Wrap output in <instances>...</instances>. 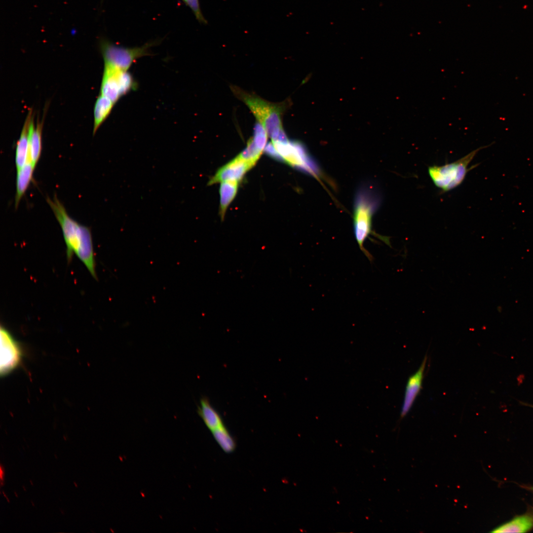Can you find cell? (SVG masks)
I'll return each mask as SVG.
<instances>
[{
	"instance_id": "7402d4cb",
	"label": "cell",
	"mask_w": 533,
	"mask_h": 533,
	"mask_svg": "<svg viewBox=\"0 0 533 533\" xmlns=\"http://www.w3.org/2000/svg\"><path fill=\"white\" fill-rule=\"evenodd\" d=\"M4 468L3 465L1 464L0 466V479L1 486H2L4 485Z\"/></svg>"
},
{
	"instance_id": "603a6c76",
	"label": "cell",
	"mask_w": 533,
	"mask_h": 533,
	"mask_svg": "<svg viewBox=\"0 0 533 533\" xmlns=\"http://www.w3.org/2000/svg\"><path fill=\"white\" fill-rule=\"evenodd\" d=\"M2 494H3V496H4L5 497V498H6V499L7 501L8 502H9V500L8 498L7 497V496L6 495H5V493H4V492H2Z\"/></svg>"
},
{
	"instance_id": "9a60e30c",
	"label": "cell",
	"mask_w": 533,
	"mask_h": 533,
	"mask_svg": "<svg viewBox=\"0 0 533 533\" xmlns=\"http://www.w3.org/2000/svg\"><path fill=\"white\" fill-rule=\"evenodd\" d=\"M533 528V518L529 515L517 516L510 521L494 529L491 532L525 533Z\"/></svg>"
},
{
	"instance_id": "8992f818",
	"label": "cell",
	"mask_w": 533,
	"mask_h": 533,
	"mask_svg": "<svg viewBox=\"0 0 533 533\" xmlns=\"http://www.w3.org/2000/svg\"><path fill=\"white\" fill-rule=\"evenodd\" d=\"M280 159L289 165L317 179H320L321 170L314 158L300 142L272 141Z\"/></svg>"
},
{
	"instance_id": "9c48e42d",
	"label": "cell",
	"mask_w": 533,
	"mask_h": 533,
	"mask_svg": "<svg viewBox=\"0 0 533 533\" xmlns=\"http://www.w3.org/2000/svg\"><path fill=\"white\" fill-rule=\"evenodd\" d=\"M253 166L239 154L226 165L221 167L209 180L207 185L211 186L219 182H234L239 183L246 173Z\"/></svg>"
},
{
	"instance_id": "44dd1931",
	"label": "cell",
	"mask_w": 533,
	"mask_h": 533,
	"mask_svg": "<svg viewBox=\"0 0 533 533\" xmlns=\"http://www.w3.org/2000/svg\"><path fill=\"white\" fill-rule=\"evenodd\" d=\"M189 6L194 14L197 20L200 23L206 24V20L200 10L199 0H182Z\"/></svg>"
},
{
	"instance_id": "8fae6325",
	"label": "cell",
	"mask_w": 533,
	"mask_h": 533,
	"mask_svg": "<svg viewBox=\"0 0 533 533\" xmlns=\"http://www.w3.org/2000/svg\"><path fill=\"white\" fill-rule=\"evenodd\" d=\"M33 120V111L31 110L28 114L20 137L16 144L15 165L17 170L21 168L28 161L30 131L31 125Z\"/></svg>"
},
{
	"instance_id": "d4e9b609",
	"label": "cell",
	"mask_w": 533,
	"mask_h": 533,
	"mask_svg": "<svg viewBox=\"0 0 533 533\" xmlns=\"http://www.w3.org/2000/svg\"><path fill=\"white\" fill-rule=\"evenodd\" d=\"M23 489H24V491H26V489H25V488L24 487V486H23Z\"/></svg>"
},
{
	"instance_id": "5b68a950",
	"label": "cell",
	"mask_w": 533,
	"mask_h": 533,
	"mask_svg": "<svg viewBox=\"0 0 533 533\" xmlns=\"http://www.w3.org/2000/svg\"><path fill=\"white\" fill-rule=\"evenodd\" d=\"M159 42V40H156L147 42L140 46L128 47L102 38L100 40L99 47L104 66L127 71L138 59L151 55L150 48Z\"/></svg>"
},
{
	"instance_id": "2e32d148",
	"label": "cell",
	"mask_w": 533,
	"mask_h": 533,
	"mask_svg": "<svg viewBox=\"0 0 533 533\" xmlns=\"http://www.w3.org/2000/svg\"><path fill=\"white\" fill-rule=\"evenodd\" d=\"M114 105L115 104L109 98L100 94L94 108L93 134H95L101 124L110 115Z\"/></svg>"
},
{
	"instance_id": "cb8c5ba5",
	"label": "cell",
	"mask_w": 533,
	"mask_h": 533,
	"mask_svg": "<svg viewBox=\"0 0 533 533\" xmlns=\"http://www.w3.org/2000/svg\"><path fill=\"white\" fill-rule=\"evenodd\" d=\"M14 494H15V496L16 495V497H18V495H17V493H15V492H14Z\"/></svg>"
},
{
	"instance_id": "ba28073f",
	"label": "cell",
	"mask_w": 533,
	"mask_h": 533,
	"mask_svg": "<svg viewBox=\"0 0 533 533\" xmlns=\"http://www.w3.org/2000/svg\"><path fill=\"white\" fill-rule=\"evenodd\" d=\"M0 375H7L18 367L22 360L19 343L4 327H0Z\"/></svg>"
},
{
	"instance_id": "30bf717a",
	"label": "cell",
	"mask_w": 533,
	"mask_h": 533,
	"mask_svg": "<svg viewBox=\"0 0 533 533\" xmlns=\"http://www.w3.org/2000/svg\"><path fill=\"white\" fill-rule=\"evenodd\" d=\"M426 362L427 357L425 356L419 368L407 381L400 412L401 418L409 412L421 389Z\"/></svg>"
},
{
	"instance_id": "6da1fadb",
	"label": "cell",
	"mask_w": 533,
	"mask_h": 533,
	"mask_svg": "<svg viewBox=\"0 0 533 533\" xmlns=\"http://www.w3.org/2000/svg\"><path fill=\"white\" fill-rule=\"evenodd\" d=\"M46 201L61 228L66 246L68 262H70L74 254H76L92 276L97 279L95 256L90 229L72 219L56 195H54L53 199L47 197Z\"/></svg>"
},
{
	"instance_id": "ffe728a7",
	"label": "cell",
	"mask_w": 533,
	"mask_h": 533,
	"mask_svg": "<svg viewBox=\"0 0 533 533\" xmlns=\"http://www.w3.org/2000/svg\"><path fill=\"white\" fill-rule=\"evenodd\" d=\"M252 140L256 147L261 151L265 150L268 136L263 126L257 122L254 127Z\"/></svg>"
},
{
	"instance_id": "52a82bcc",
	"label": "cell",
	"mask_w": 533,
	"mask_h": 533,
	"mask_svg": "<svg viewBox=\"0 0 533 533\" xmlns=\"http://www.w3.org/2000/svg\"><path fill=\"white\" fill-rule=\"evenodd\" d=\"M138 86V83L128 71L104 66L100 94L114 104L122 97L136 90Z\"/></svg>"
},
{
	"instance_id": "7a4b0ae2",
	"label": "cell",
	"mask_w": 533,
	"mask_h": 533,
	"mask_svg": "<svg viewBox=\"0 0 533 533\" xmlns=\"http://www.w3.org/2000/svg\"><path fill=\"white\" fill-rule=\"evenodd\" d=\"M234 95L249 109L273 141L288 140L283 128L282 118L288 102L272 103L235 85L230 86Z\"/></svg>"
},
{
	"instance_id": "ac0fdd59",
	"label": "cell",
	"mask_w": 533,
	"mask_h": 533,
	"mask_svg": "<svg viewBox=\"0 0 533 533\" xmlns=\"http://www.w3.org/2000/svg\"><path fill=\"white\" fill-rule=\"evenodd\" d=\"M211 432L215 440L225 452L231 453L234 451L235 442L224 425Z\"/></svg>"
},
{
	"instance_id": "484cf974",
	"label": "cell",
	"mask_w": 533,
	"mask_h": 533,
	"mask_svg": "<svg viewBox=\"0 0 533 533\" xmlns=\"http://www.w3.org/2000/svg\"><path fill=\"white\" fill-rule=\"evenodd\" d=\"M30 483H31V484L33 485V483H32V481H30Z\"/></svg>"
},
{
	"instance_id": "4316f807",
	"label": "cell",
	"mask_w": 533,
	"mask_h": 533,
	"mask_svg": "<svg viewBox=\"0 0 533 533\" xmlns=\"http://www.w3.org/2000/svg\"><path fill=\"white\" fill-rule=\"evenodd\" d=\"M532 490H533V488H532Z\"/></svg>"
},
{
	"instance_id": "3957f363",
	"label": "cell",
	"mask_w": 533,
	"mask_h": 533,
	"mask_svg": "<svg viewBox=\"0 0 533 533\" xmlns=\"http://www.w3.org/2000/svg\"><path fill=\"white\" fill-rule=\"evenodd\" d=\"M380 202L379 194L371 186L361 187L355 195L353 216L354 236L359 249L370 262L373 257L364 246L370 235L375 236L391 247L389 237L376 233L372 229V218Z\"/></svg>"
},
{
	"instance_id": "e0dca14e",
	"label": "cell",
	"mask_w": 533,
	"mask_h": 533,
	"mask_svg": "<svg viewBox=\"0 0 533 533\" xmlns=\"http://www.w3.org/2000/svg\"><path fill=\"white\" fill-rule=\"evenodd\" d=\"M238 183L234 182H223L220 188V214L223 218L225 213L230 203L235 197Z\"/></svg>"
},
{
	"instance_id": "4fadbf2b",
	"label": "cell",
	"mask_w": 533,
	"mask_h": 533,
	"mask_svg": "<svg viewBox=\"0 0 533 533\" xmlns=\"http://www.w3.org/2000/svg\"><path fill=\"white\" fill-rule=\"evenodd\" d=\"M197 412L206 426L211 431L224 425L221 416L206 397L200 399Z\"/></svg>"
},
{
	"instance_id": "5bb4252c",
	"label": "cell",
	"mask_w": 533,
	"mask_h": 533,
	"mask_svg": "<svg viewBox=\"0 0 533 533\" xmlns=\"http://www.w3.org/2000/svg\"><path fill=\"white\" fill-rule=\"evenodd\" d=\"M35 169V167L33 164L28 162L21 168L17 170L15 198V208H17L18 206L21 199L32 181Z\"/></svg>"
},
{
	"instance_id": "d6986e66",
	"label": "cell",
	"mask_w": 533,
	"mask_h": 533,
	"mask_svg": "<svg viewBox=\"0 0 533 533\" xmlns=\"http://www.w3.org/2000/svg\"><path fill=\"white\" fill-rule=\"evenodd\" d=\"M262 152H263L256 147L252 138H251L248 141L245 149L239 155L253 166Z\"/></svg>"
},
{
	"instance_id": "7c38bea8",
	"label": "cell",
	"mask_w": 533,
	"mask_h": 533,
	"mask_svg": "<svg viewBox=\"0 0 533 533\" xmlns=\"http://www.w3.org/2000/svg\"><path fill=\"white\" fill-rule=\"evenodd\" d=\"M43 122L38 121L35 126L32 121L29 136V153L28 161L36 166L40 158L42 151V131Z\"/></svg>"
},
{
	"instance_id": "277c9868",
	"label": "cell",
	"mask_w": 533,
	"mask_h": 533,
	"mask_svg": "<svg viewBox=\"0 0 533 533\" xmlns=\"http://www.w3.org/2000/svg\"><path fill=\"white\" fill-rule=\"evenodd\" d=\"M493 144L480 147L452 163L429 166L428 173L434 185L443 192H447L459 186L469 170L478 165L477 164L468 168L478 152Z\"/></svg>"
}]
</instances>
